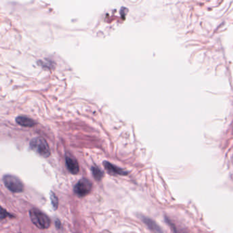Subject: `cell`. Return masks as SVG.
Masks as SVG:
<instances>
[{"label":"cell","instance_id":"11","mask_svg":"<svg viewBox=\"0 0 233 233\" xmlns=\"http://www.w3.org/2000/svg\"><path fill=\"white\" fill-rule=\"evenodd\" d=\"M166 222L167 223V224H169V226H172V230L173 232H174V233H176V230L175 226H174L173 225V224H172V223L170 222V220H169V219H168L167 218H166Z\"/></svg>","mask_w":233,"mask_h":233},{"label":"cell","instance_id":"10","mask_svg":"<svg viewBox=\"0 0 233 233\" xmlns=\"http://www.w3.org/2000/svg\"><path fill=\"white\" fill-rule=\"evenodd\" d=\"M50 198L51 200V203H52V205L53 206V209H57L58 206V198L56 194L53 193L52 192H51V194H50Z\"/></svg>","mask_w":233,"mask_h":233},{"label":"cell","instance_id":"4","mask_svg":"<svg viewBox=\"0 0 233 233\" xmlns=\"http://www.w3.org/2000/svg\"><path fill=\"white\" fill-rule=\"evenodd\" d=\"M92 184L91 181L87 179L79 180L74 187V192L76 195L79 197H83L88 195L91 192Z\"/></svg>","mask_w":233,"mask_h":233},{"label":"cell","instance_id":"9","mask_svg":"<svg viewBox=\"0 0 233 233\" xmlns=\"http://www.w3.org/2000/svg\"><path fill=\"white\" fill-rule=\"evenodd\" d=\"M92 172L93 176L95 177V179L96 180H101L102 179V178L103 177V171L96 166H94L92 167Z\"/></svg>","mask_w":233,"mask_h":233},{"label":"cell","instance_id":"7","mask_svg":"<svg viewBox=\"0 0 233 233\" xmlns=\"http://www.w3.org/2000/svg\"><path fill=\"white\" fill-rule=\"evenodd\" d=\"M141 219L142 220V222H143L144 224L148 226V228L151 230L153 232L155 233H163L162 229H161L160 228V226H159L155 221H153V219L146 218V217H144V216H142Z\"/></svg>","mask_w":233,"mask_h":233},{"label":"cell","instance_id":"5","mask_svg":"<svg viewBox=\"0 0 233 233\" xmlns=\"http://www.w3.org/2000/svg\"><path fill=\"white\" fill-rule=\"evenodd\" d=\"M103 166H104L106 171L109 174H112V175L125 176L128 174L127 171L122 169V168H120L116 166H114V164L109 163L108 161H104L103 162Z\"/></svg>","mask_w":233,"mask_h":233},{"label":"cell","instance_id":"3","mask_svg":"<svg viewBox=\"0 0 233 233\" xmlns=\"http://www.w3.org/2000/svg\"><path fill=\"white\" fill-rule=\"evenodd\" d=\"M5 186L13 193H21L23 192L24 185L17 176L12 174H6L3 178Z\"/></svg>","mask_w":233,"mask_h":233},{"label":"cell","instance_id":"1","mask_svg":"<svg viewBox=\"0 0 233 233\" xmlns=\"http://www.w3.org/2000/svg\"><path fill=\"white\" fill-rule=\"evenodd\" d=\"M32 223L40 229H47L51 226V220L49 217L38 209H32L29 212Z\"/></svg>","mask_w":233,"mask_h":233},{"label":"cell","instance_id":"8","mask_svg":"<svg viewBox=\"0 0 233 233\" xmlns=\"http://www.w3.org/2000/svg\"><path fill=\"white\" fill-rule=\"evenodd\" d=\"M16 122L17 124L24 127H32L36 124L34 120L24 116H19L16 118Z\"/></svg>","mask_w":233,"mask_h":233},{"label":"cell","instance_id":"2","mask_svg":"<svg viewBox=\"0 0 233 233\" xmlns=\"http://www.w3.org/2000/svg\"><path fill=\"white\" fill-rule=\"evenodd\" d=\"M30 148L36 153L43 157L50 156L51 151L47 141L41 137L33 138L30 143Z\"/></svg>","mask_w":233,"mask_h":233},{"label":"cell","instance_id":"6","mask_svg":"<svg viewBox=\"0 0 233 233\" xmlns=\"http://www.w3.org/2000/svg\"><path fill=\"white\" fill-rule=\"evenodd\" d=\"M66 165L67 169L69 170L70 173L76 174L79 172V166L77 161L75 158L72 157L66 156Z\"/></svg>","mask_w":233,"mask_h":233}]
</instances>
